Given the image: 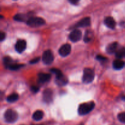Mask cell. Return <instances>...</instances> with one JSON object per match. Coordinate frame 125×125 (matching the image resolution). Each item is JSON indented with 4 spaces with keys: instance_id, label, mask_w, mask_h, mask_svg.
Returning a JSON list of instances; mask_svg holds the SVG:
<instances>
[{
    "instance_id": "1",
    "label": "cell",
    "mask_w": 125,
    "mask_h": 125,
    "mask_svg": "<svg viewBox=\"0 0 125 125\" xmlns=\"http://www.w3.org/2000/svg\"><path fill=\"white\" fill-rule=\"evenodd\" d=\"M95 107V103L93 101L89 103H85L79 106L78 109V113L81 115H84L89 114L94 109Z\"/></svg>"
},
{
    "instance_id": "2",
    "label": "cell",
    "mask_w": 125,
    "mask_h": 125,
    "mask_svg": "<svg viewBox=\"0 0 125 125\" xmlns=\"http://www.w3.org/2000/svg\"><path fill=\"white\" fill-rule=\"evenodd\" d=\"M26 23L29 26L35 28V27L41 26L45 24V21L44 20V19H43L42 18H40V17H33L29 18L27 20Z\"/></svg>"
},
{
    "instance_id": "3",
    "label": "cell",
    "mask_w": 125,
    "mask_h": 125,
    "mask_svg": "<svg viewBox=\"0 0 125 125\" xmlns=\"http://www.w3.org/2000/svg\"><path fill=\"white\" fill-rule=\"evenodd\" d=\"M18 118V114L12 109H8L4 114V119L7 123H14Z\"/></svg>"
},
{
    "instance_id": "4",
    "label": "cell",
    "mask_w": 125,
    "mask_h": 125,
    "mask_svg": "<svg viewBox=\"0 0 125 125\" xmlns=\"http://www.w3.org/2000/svg\"><path fill=\"white\" fill-rule=\"evenodd\" d=\"M95 78V73L90 68H85L83 76V81L85 84H89L94 81Z\"/></svg>"
},
{
    "instance_id": "5",
    "label": "cell",
    "mask_w": 125,
    "mask_h": 125,
    "mask_svg": "<svg viewBox=\"0 0 125 125\" xmlns=\"http://www.w3.org/2000/svg\"><path fill=\"white\" fill-rule=\"evenodd\" d=\"M43 62L46 65L51 64L54 61V56L52 51L50 50H46L43 52L42 56Z\"/></svg>"
},
{
    "instance_id": "6",
    "label": "cell",
    "mask_w": 125,
    "mask_h": 125,
    "mask_svg": "<svg viewBox=\"0 0 125 125\" xmlns=\"http://www.w3.org/2000/svg\"><path fill=\"white\" fill-rule=\"evenodd\" d=\"M82 37V32L79 29H74L69 35V39L73 42L79 41Z\"/></svg>"
},
{
    "instance_id": "7",
    "label": "cell",
    "mask_w": 125,
    "mask_h": 125,
    "mask_svg": "<svg viewBox=\"0 0 125 125\" xmlns=\"http://www.w3.org/2000/svg\"><path fill=\"white\" fill-rule=\"evenodd\" d=\"M71 50H72L71 45L69 44H65L60 48L59 50V53L62 57H66L70 54Z\"/></svg>"
},
{
    "instance_id": "8",
    "label": "cell",
    "mask_w": 125,
    "mask_h": 125,
    "mask_svg": "<svg viewBox=\"0 0 125 125\" xmlns=\"http://www.w3.org/2000/svg\"><path fill=\"white\" fill-rule=\"evenodd\" d=\"M52 90L50 89H46L43 92V99L46 103H50L52 100Z\"/></svg>"
},
{
    "instance_id": "9",
    "label": "cell",
    "mask_w": 125,
    "mask_h": 125,
    "mask_svg": "<svg viewBox=\"0 0 125 125\" xmlns=\"http://www.w3.org/2000/svg\"><path fill=\"white\" fill-rule=\"evenodd\" d=\"M15 48V50L17 52H19V53H21V52H23L26 50V42L24 40H18L17 42L16 43Z\"/></svg>"
},
{
    "instance_id": "10",
    "label": "cell",
    "mask_w": 125,
    "mask_h": 125,
    "mask_svg": "<svg viewBox=\"0 0 125 125\" xmlns=\"http://www.w3.org/2000/svg\"><path fill=\"white\" fill-rule=\"evenodd\" d=\"M104 24L110 29H114L116 26V22L112 17H107L104 19Z\"/></svg>"
},
{
    "instance_id": "11",
    "label": "cell",
    "mask_w": 125,
    "mask_h": 125,
    "mask_svg": "<svg viewBox=\"0 0 125 125\" xmlns=\"http://www.w3.org/2000/svg\"><path fill=\"white\" fill-rule=\"evenodd\" d=\"M90 25V17H85L81 20L76 24V27H87Z\"/></svg>"
},
{
    "instance_id": "12",
    "label": "cell",
    "mask_w": 125,
    "mask_h": 125,
    "mask_svg": "<svg viewBox=\"0 0 125 125\" xmlns=\"http://www.w3.org/2000/svg\"><path fill=\"white\" fill-rule=\"evenodd\" d=\"M117 48H118V43L117 42H113L111 43V44L107 46L106 48V51L109 54H111L115 53L117 52Z\"/></svg>"
},
{
    "instance_id": "13",
    "label": "cell",
    "mask_w": 125,
    "mask_h": 125,
    "mask_svg": "<svg viewBox=\"0 0 125 125\" xmlns=\"http://www.w3.org/2000/svg\"><path fill=\"white\" fill-rule=\"evenodd\" d=\"M38 79H39V82L41 83H45L48 82L51 79V75L48 73H41L39 74Z\"/></svg>"
},
{
    "instance_id": "14",
    "label": "cell",
    "mask_w": 125,
    "mask_h": 125,
    "mask_svg": "<svg viewBox=\"0 0 125 125\" xmlns=\"http://www.w3.org/2000/svg\"><path fill=\"white\" fill-rule=\"evenodd\" d=\"M125 65V62L122 61L121 59H117L114 61L113 67L115 70H121L124 67Z\"/></svg>"
},
{
    "instance_id": "15",
    "label": "cell",
    "mask_w": 125,
    "mask_h": 125,
    "mask_svg": "<svg viewBox=\"0 0 125 125\" xmlns=\"http://www.w3.org/2000/svg\"><path fill=\"white\" fill-rule=\"evenodd\" d=\"M43 112L42 111H37L33 114L32 118L35 121H39L43 117Z\"/></svg>"
},
{
    "instance_id": "16",
    "label": "cell",
    "mask_w": 125,
    "mask_h": 125,
    "mask_svg": "<svg viewBox=\"0 0 125 125\" xmlns=\"http://www.w3.org/2000/svg\"><path fill=\"white\" fill-rule=\"evenodd\" d=\"M93 39V32L91 31H87L85 32V35H84V42L86 43L89 42L92 40V39Z\"/></svg>"
},
{
    "instance_id": "17",
    "label": "cell",
    "mask_w": 125,
    "mask_h": 125,
    "mask_svg": "<svg viewBox=\"0 0 125 125\" xmlns=\"http://www.w3.org/2000/svg\"><path fill=\"white\" fill-rule=\"evenodd\" d=\"M18 98H19V96H18V94L14 93V94H12L10 95L9 96H8L7 100L9 103H13L17 101L18 100Z\"/></svg>"
},
{
    "instance_id": "18",
    "label": "cell",
    "mask_w": 125,
    "mask_h": 125,
    "mask_svg": "<svg viewBox=\"0 0 125 125\" xmlns=\"http://www.w3.org/2000/svg\"><path fill=\"white\" fill-rule=\"evenodd\" d=\"M115 56L118 59L125 57V48H122L117 50V52H115Z\"/></svg>"
},
{
    "instance_id": "19",
    "label": "cell",
    "mask_w": 125,
    "mask_h": 125,
    "mask_svg": "<svg viewBox=\"0 0 125 125\" xmlns=\"http://www.w3.org/2000/svg\"><path fill=\"white\" fill-rule=\"evenodd\" d=\"M68 83V80L67 78L63 76L59 78H56V83L59 85H64Z\"/></svg>"
},
{
    "instance_id": "20",
    "label": "cell",
    "mask_w": 125,
    "mask_h": 125,
    "mask_svg": "<svg viewBox=\"0 0 125 125\" xmlns=\"http://www.w3.org/2000/svg\"><path fill=\"white\" fill-rule=\"evenodd\" d=\"M3 63L4 65L6 66V68H9L10 65L13 63L12 59L9 57H4L3 59Z\"/></svg>"
},
{
    "instance_id": "21",
    "label": "cell",
    "mask_w": 125,
    "mask_h": 125,
    "mask_svg": "<svg viewBox=\"0 0 125 125\" xmlns=\"http://www.w3.org/2000/svg\"><path fill=\"white\" fill-rule=\"evenodd\" d=\"M51 72H52V73H53L54 74H55L56 78H59L63 76L62 72H61L60 70L57 69V68H52V69L51 70Z\"/></svg>"
},
{
    "instance_id": "22",
    "label": "cell",
    "mask_w": 125,
    "mask_h": 125,
    "mask_svg": "<svg viewBox=\"0 0 125 125\" xmlns=\"http://www.w3.org/2000/svg\"><path fill=\"white\" fill-rule=\"evenodd\" d=\"M23 65L22 64H18V63H13L11 65L9 66V67L8 68H9L11 70H18L21 67H23Z\"/></svg>"
},
{
    "instance_id": "23",
    "label": "cell",
    "mask_w": 125,
    "mask_h": 125,
    "mask_svg": "<svg viewBox=\"0 0 125 125\" xmlns=\"http://www.w3.org/2000/svg\"><path fill=\"white\" fill-rule=\"evenodd\" d=\"M14 20L18 21H24L25 20V16L23 14H17L14 17Z\"/></svg>"
},
{
    "instance_id": "24",
    "label": "cell",
    "mask_w": 125,
    "mask_h": 125,
    "mask_svg": "<svg viewBox=\"0 0 125 125\" xmlns=\"http://www.w3.org/2000/svg\"><path fill=\"white\" fill-rule=\"evenodd\" d=\"M118 119L120 122L125 123V112H122L118 115Z\"/></svg>"
},
{
    "instance_id": "25",
    "label": "cell",
    "mask_w": 125,
    "mask_h": 125,
    "mask_svg": "<svg viewBox=\"0 0 125 125\" xmlns=\"http://www.w3.org/2000/svg\"><path fill=\"white\" fill-rule=\"evenodd\" d=\"M96 59L100 61H107V58L106 57L103 56H101V55H98V56H96Z\"/></svg>"
},
{
    "instance_id": "26",
    "label": "cell",
    "mask_w": 125,
    "mask_h": 125,
    "mask_svg": "<svg viewBox=\"0 0 125 125\" xmlns=\"http://www.w3.org/2000/svg\"><path fill=\"white\" fill-rule=\"evenodd\" d=\"M39 60H40V57H36V58H34L32 60H31V61H30V63H37L39 61Z\"/></svg>"
},
{
    "instance_id": "27",
    "label": "cell",
    "mask_w": 125,
    "mask_h": 125,
    "mask_svg": "<svg viewBox=\"0 0 125 125\" xmlns=\"http://www.w3.org/2000/svg\"><path fill=\"white\" fill-rule=\"evenodd\" d=\"M31 91L32 92L37 93L39 90V89L38 87H37L32 86L31 87Z\"/></svg>"
},
{
    "instance_id": "28",
    "label": "cell",
    "mask_w": 125,
    "mask_h": 125,
    "mask_svg": "<svg viewBox=\"0 0 125 125\" xmlns=\"http://www.w3.org/2000/svg\"><path fill=\"white\" fill-rule=\"evenodd\" d=\"M5 38H6V34L4 32H1V35H0V40H1V41H3L5 39Z\"/></svg>"
},
{
    "instance_id": "29",
    "label": "cell",
    "mask_w": 125,
    "mask_h": 125,
    "mask_svg": "<svg viewBox=\"0 0 125 125\" xmlns=\"http://www.w3.org/2000/svg\"><path fill=\"white\" fill-rule=\"evenodd\" d=\"M70 3H72V4H76L78 3V2L79 1V0H68Z\"/></svg>"
},
{
    "instance_id": "30",
    "label": "cell",
    "mask_w": 125,
    "mask_h": 125,
    "mask_svg": "<svg viewBox=\"0 0 125 125\" xmlns=\"http://www.w3.org/2000/svg\"><path fill=\"white\" fill-rule=\"evenodd\" d=\"M123 99H124V100H125V96L124 98H123Z\"/></svg>"
}]
</instances>
